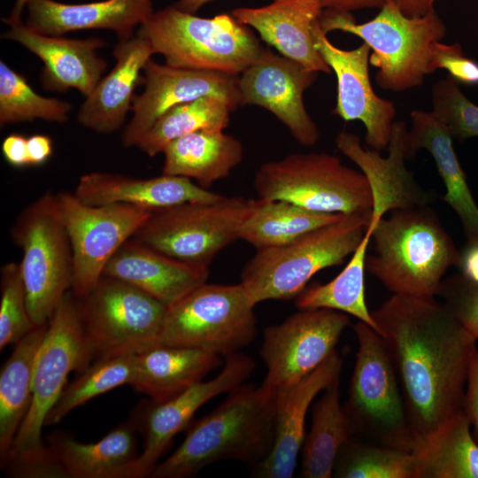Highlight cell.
Segmentation results:
<instances>
[{
	"label": "cell",
	"instance_id": "1",
	"mask_svg": "<svg viewBox=\"0 0 478 478\" xmlns=\"http://www.w3.org/2000/svg\"><path fill=\"white\" fill-rule=\"evenodd\" d=\"M371 315L404 387L412 439L463 410L476 339L445 304L393 294Z\"/></svg>",
	"mask_w": 478,
	"mask_h": 478
},
{
	"label": "cell",
	"instance_id": "2",
	"mask_svg": "<svg viewBox=\"0 0 478 478\" xmlns=\"http://www.w3.org/2000/svg\"><path fill=\"white\" fill-rule=\"evenodd\" d=\"M274 428L275 391L243 383L211 412L188 426L183 442L156 466L150 477H192L225 460L255 466L270 452Z\"/></svg>",
	"mask_w": 478,
	"mask_h": 478
},
{
	"label": "cell",
	"instance_id": "3",
	"mask_svg": "<svg viewBox=\"0 0 478 478\" xmlns=\"http://www.w3.org/2000/svg\"><path fill=\"white\" fill-rule=\"evenodd\" d=\"M86 368L83 330L78 300L69 290L52 313L36 353L32 377V403L6 462L9 476L64 478L42 439L45 420L67 385V376Z\"/></svg>",
	"mask_w": 478,
	"mask_h": 478
},
{
	"label": "cell",
	"instance_id": "4",
	"mask_svg": "<svg viewBox=\"0 0 478 478\" xmlns=\"http://www.w3.org/2000/svg\"><path fill=\"white\" fill-rule=\"evenodd\" d=\"M371 240L366 271L393 294L435 297L447 270L459 266L460 252L428 205L390 211Z\"/></svg>",
	"mask_w": 478,
	"mask_h": 478
},
{
	"label": "cell",
	"instance_id": "5",
	"mask_svg": "<svg viewBox=\"0 0 478 478\" xmlns=\"http://www.w3.org/2000/svg\"><path fill=\"white\" fill-rule=\"evenodd\" d=\"M166 65L239 76L264 50L250 27L232 14L202 18L174 5L154 12L139 26Z\"/></svg>",
	"mask_w": 478,
	"mask_h": 478
},
{
	"label": "cell",
	"instance_id": "6",
	"mask_svg": "<svg viewBox=\"0 0 478 478\" xmlns=\"http://www.w3.org/2000/svg\"><path fill=\"white\" fill-rule=\"evenodd\" d=\"M371 212L346 214L289 243L257 250L241 274L251 302L297 297L319 271L343 264L364 238Z\"/></svg>",
	"mask_w": 478,
	"mask_h": 478
},
{
	"label": "cell",
	"instance_id": "7",
	"mask_svg": "<svg viewBox=\"0 0 478 478\" xmlns=\"http://www.w3.org/2000/svg\"><path fill=\"white\" fill-rule=\"evenodd\" d=\"M319 23L327 35L342 31L362 39L370 49L369 63L378 68L376 84L400 92L424 82L430 71V47L446 35V26L435 10L409 18L386 0L372 19L358 23L351 12L323 9Z\"/></svg>",
	"mask_w": 478,
	"mask_h": 478
},
{
	"label": "cell",
	"instance_id": "8",
	"mask_svg": "<svg viewBox=\"0 0 478 478\" xmlns=\"http://www.w3.org/2000/svg\"><path fill=\"white\" fill-rule=\"evenodd\" d=\"M258 197L284 200L318 212L352 214L372 211L366 175L327 152H294L257 170Z\"/></svg>",
	"mask_w": 478,
	"mask_h": 478
},
{
	"label": "cell",
	"instance_id": "9",
	"mask_svg": "<svg viewBox=\"0 0 478 478\" xmlns=\"http://www.w3.org/2000/svg\"><path fill=\"white\" fill-rule=\"evenodd\" d=\"M77 300L86 368L101 358L137 354L158 345L168 306L148 293L103 275L87 295Z\"/></svg>",
	"mask_w": 478,
	"mask_h": 478
},
{
	"label": "cell",
	"instance_id": "10",
	"mask_svg": "<svg viewBox=\"0 0 478 478\" xmlns=\"http://www.w3.org/2000/svg\"><path fill=\"white\" fill-rule=\"evenodd\" d=\"M35 325L49 321L73 281V255L66 229L47 191L25 206L11 228Z\"/></svg>",
	"mask_w": 478,
	"mask_h": 478
},
{
	"label": "cell",
	"instance_id": "11",
	"mask_svg": "<svg viewBox=\"0 0 478 478\" xmlns=\"http://www.w3.org/2000/svg\"><path fill=\"white\" fill-rule=\"evenodd\" d=\"M255 305L241 283H204L169 305L158 344L202 350L220 357L238 352L257 332Z\"/></svg>",
	"mask_w": 478,
	"mask_h": 478
},
{
	"label": "cell",
	"instance_id": "12",
	"mask_svg": "<svg viewBox=\"0 0 478 478\" xmlns=\"http://www.w3.org/2000/svg\"><path fill=\"white\" fill-rule=\"evenodd\" d=\"M254 199L225 197L213 202H186L152 211L133 238L173 258L209 266L238 239Z\"/></svg>",
	"mask_w": 478,
	"mask_h": 478
},
{
	"label": "cell",
	"instance_id": "13",
	"mask_svg": "<svg viewBox=\"0 0 478 478\" xmlns=\"http://www.w3.org/2000/svg\"><path fill=\"white\" fill-rule=\"evenodd\" d=\"M358 351L343 409L351 430L374 437L384 446L409 451L412 436L397 372L381 335L366 323L354 326Z\"/></svg>",
	"mask_w": 478,
	"mask_h": 478
},
{
	"label": "cell",
	"instance_id": "14",
	"mask_svg": "<svg viewBox=\"0 0 478 478\" xmlns=\"http://www.w3.org/2000/svg\"><path fill=\"white\" fill-rule=\"evenodd\" d=\"M254 368L253 359L238 351L225 358L223 368L212 379L200 381L165 401H140L128 421L143 437V451L115 478L150 477L173 437L188 428L196 412L218 395L242 385Z\"/></svg>",
	"mask_w": 478,
	"mask_h": 478
},
{
	"label": "cell",
	"instance_id": "15",
	"mask_svg": "<svg viewBox=\"0 0 478 478\" xmlns=\"http://www.w3.org/2000/svg\"><path fill=\"white\" fill-rule=\"evenodd\" d=\"M54 201L73 249L71 291L81 298L96 286L110 258L151 212L125 204L89 205L67 191L54 194Z\"/></svg>",
	"mask_w": 478,
	"mask_h": 478
},
{
	"label": "cell",
	"instance_id": "16",
	"mask_svg": "<svg viewBox=\"0 0 478 478\" xmlns=\"http://www.w3.org/2000/svg\"><path fill=\"white\" fill-rule=\"evenodd\" d=\"M349 324L344 312L312 308L265 328L260 355L266 374L261 385L276 391L301 381L335 350Z\"/></svg>",
	"mask_w": 478,
	"mask_h": 478
},
{
	"label": "cell",
	"instance_id": "17",
	"mask_svg": "<svg viewBox=\"0 0 478 478\" xmlns=\"http://www.w3.org/2000/svg\"><path fill=\"white\" fill-rule=\"evenodd\" d=\"M318 72L264 49L238 76L240 104L257 105L274 115L303 146L314 145L320 132L306 111L304 94Z\"/></svg>",
	"mask_w": 478,
	"mask_h": 478
},
{
	"label": "cell",
	"instance_id": "18",
	"mask_svg": "<svg viewBox=\"0 0 478 478\" xmlns=\"http://www.w3.org/2000/svg\"><path fill=\"white\" fill-rule=\"evenodd\" d=\"M143 92L135 96L133 116L125 126L121 142L137 146L158 119L172 107L212 96L235 111L240 104L238 76L217 72L178 68L149 59L143 71Z\"/></svg>",
	"mask_w": 478,
	"mask_h": 478
},
{
	"label": "cell",
	"instance_id": "19",
	"mask_svg": "<svg viewBox=\"0 0 478 478\" xmlns=\"http://www.w3.org/2000/svg\"><path fill=\"white\" fill-rule=\"evenodd\" d=\"M312 36L316 49L336 77V104L332 112L345 121L360 120L366 128V146L385 150L397 110L392 101L380 97L372 87L370 47L363 42L352 50L337 48L321 30L319 19L312 26Z\"/></svg>",
	"mask_w": 478,
	"mask_h": 478
},
{
	"label": "cell",
	"instance_id": "20",
	"mask_svg": "<svg viewBox=\"0 0 478 478\" xmlns=\"http://www.w3.org/2000/svg\"><path fill=\"white\" fill-rule=\"evenodd\" d=\"M407 134L404 121L394 122L386 158L364 148L355 134L343 130L335 138L337 149L358 166L371 187L374 204L367 228L371 233L387 212L428 206L435 200V195L422 189L406 168Z\"/></svg>",
	"mask_w": 478,
	"mask_h": 478
},
{
	"label": "cell",
	"instance_id": "21",
	"mask_svg": "<svg viewBox=\"0 0 478 478\" xmlns=\"http://www.w3.org/2000/svg\"><path fill=\"white\" fill-rule=\"evenodd\" d=\"M342 359L335 350L314 371L298 382L275 391V428L268 455L254 466L253 476L290 478L305 436L309 407L317 395L340 379Z\"/></svg>",
	"mask_w": 478,
	"mask_h": 478
},
{
	"label": "cell",
	"instance_id": "22",
	"mask_svg": "<svg viewBox=\"0 0 478 478\" xmlns=\"http://www.w3.org/2000/svg\"><path fill=\"white\" fill-rule=\"evenodd\" d=\"M2 37L19 42L43 62L40 81L44 89L50 91L75 89L87 97L107 67L106 61L97 54L106 44L99 37L45 35L23 22L10 26Z\"/></svg>",
	"mask_w": 478,
	"mask_h": 478
},
{
	"label": "cell",
	"instance_id": "23",
	"mask_svg": "<svg viewBox=\"0 0 478 478\" xmlns=\"http://www.w3.org/2000/svg\"><path fill=\"white\" fill-rule=\"evenodd\" d=\"M73 194L89 205L125 204L150 212L186 202H213L223 197L182 176L162 173L140 179L107 172L81 176Z\"/></svg>",
	"mask_w": 478,
	"mask_h": 478
},
{
	"label": "cell",
	"instance_id": "24",
	"mask_svg": "<svg viewBox=\"0 0 478 478\" xmlns=\"http://www.w3.org/2000/svg\"><path fill=\"white\" fill-rule=\"evenodd\" d=\"M322 11L320 0H273L262 7L235 8L231 14L257 31L281 55L309 70L329 74L332 70L316 49L312 36V26Z\"/></svg>",
	"mask_w": 478,
	"mask_h": 478
},
{
	"label": "cell",
	"instance_id": "25",
	"mask_svg": "<svg viewBox=\"0 0 478 478\" xmlns=\"http://www.w3.org/2000/svg\"><path fill=\"white\" fill-rule=\"evenodd\" d=\"M103 275L133 285L169 306L205 283L209 266L173 258L132 237L115 251Z\"/></svg>",
	"mask_w": 478,
	"mask_h": 478
},
{
	"label": "cell",
	"instance_id": "26",
	"mask_svg": "<svg viewBox=\"0 0 478 478\" xmlns=\"http://www.w3.org/2000/svg\"><path fill=\"white\" fill-rule=\"evenodd\" d=\"M112 54L114 67L86 97L77 115L81 126L100 134L122 127L132 109L134 91L142 85L143 68L154 52L146 40L136 35L120 40Z\"/></svg>",
	"mask_w": 478,
	"mask_h": 478
},
{
	"label": "cell",
	"instance_id": "27",
	"mask_svg": "<svg viewBox=\"0 0 478 478\" xmlns=\"http://www.w3.org/2000/svg\"><path fill=\"white\" fill-rule=\"evenodd\" d=\"M26 25L45 35H62L83 29H108L120 40L133 36V31L154 12L150 0H103L68 4L55 0H29Z\"/></svg>",
	"mask_w": 478,
	"mask_h": 478
},
{
	"label": "cell",
	"instance_id": "28",
	"mask_svg": "<svg viewBox=\"0 0 478 478\" xmlns=\"http://www.w3.org/2000/svg\"><path fill=\"white\" fill-rule=\"evenodd\" d=\"M410 118L412 127L407 134L409 159L420 149L430 153L445 186L446 193L442 199L459 216L467 243H478V205L455 153L452 136L432 112L414 110Z\"/></svg>",
	"mask_w": 478,
	"mask_h": 478
},
{
	"label": "cell",
	"instance_id": "29",
	"mask_svg": "<svg viewBox=\"0 0 478 478\" xmlns=\"http://www.w3.org/2000/svg\"><path fill=\"white\" fill-rule=\"evenodd\" d=\"M222 363V357L202 350L158 344L135 354L131 386L153 400L165 401Z\"/></svg>",
	"mask_w": 478,
	"mask_h": 478
},
{
	"label": "cell",
	"instance_id": "30",
	"mask_svg": "<svg viewBox=\"0 0 478 478\" xmlns=\"http://www.w3.org/2000/svg\"><path fill=\"white\" fill-rule=\"evenodd\" d=\"M162 153V173L189 178L208 189L242 162L243 147L224 130L203 129L172 141Z\"/></svg>",
	"mask_w": 478,
	"mask_h": 478
},
{
	"label": "cell",
	"instance_id": "31",
	"mask_svg": "<svg viewBox=\"0 0 478 478\" xmlns=\"http://www.w3.org/2000/svg\"><path fill=\"white\" fill-rule=\"evenodd\" d=\"M135 430L127 420L98 442L83 443L64 432L47 436L50 453L64 478H115L137 455Z\"/></svg>",
	"mask_w": 478,
	"mask_h": 478
},
{
	"label": "cell",
	"instance_id": "32",
	"mask_svg": "<svg viewBox=\"0 0 478 478\" xmlns=\"http://www.w3.org/2000/svg\"><path fill=\"white\" fill-rule=\"evenodd\" d=\"M463 410L412 439L415 478H478V443Z\"/></svg>",
	"mask_w": 478,
	"mask_h": 478
},
{
	"label": "cell",
	"instance_id": "33",
	"mask_svg": "<svg viewBox=\"0 0 478 478\" xmlns=\"http://www.w3.org/2000/svg\"><path fill=\"white\" fill-rule=\"evenodd\" d=\"M49 322V321H48ZM36 325L16 344L0 371V466H4L32 403L33 366L48 329Z\"/></svg>",
	"mask_w": 478,
	"mask_h": 478
},
{
	"label": "cell",
	"instance_id": "34",
	"mask_svg": "<svg viewBox=\"0 0 478 478\" xmlns=\"http://www.w3.org/2000/svg\"><path fill=\"white\" fill-rule=\"evenodd\" d=\"M339 381L324 389L313 405L312 427L301 448L303 477H331L337 456L352 432L340 404Z\"/></svg>",
	"mask_w": 478,
	"mask_h": 478
},
{
	"label": "cell",
	"instance_id": "35",
	"mask_svg": "<svg viewBox=\"0 0 478 478\" xmlns=\"http://www.w3.org/2000/svg\"><path fill=\"white\" fill-rule=\"evenodd\" d=\"M344 215L312 212L288 201L258 197L240 227L238 239L256 250L275 247L339 220Z\"/></svg>",
	"mask_w": 478,
	"mask_h": 478
},
{
	"label": "cell",
	"instance_id": "36",
	"mask_svg": "<svg viewBox=\"0 0 478 478\" xmlns=\"http://www.w3.org/2000/svg\"><path fill=\"white\" fill-rule=\"evenodd\" d=\"M372 233L364 238L345 267L327 283H313L296 297L298 309L327 308L351 314L377 332L376 324L365 299L364 275L366 251Z\"/></svg>",
	"mask_w": 478,
	"mask_h": 478
},
{
	"label": "cell",
	"instance_id": "37",
	"mask_svg": "<svg viewBox=\"0 0 478 478\" xmlns=\"http://www.w3.org/2000/svg\"><path fill=\"white\" fill-rule=\"evenodd\" d=\"M232 109L222 99L206 96L177 104L162 114L137 144L143 153L154 157L172 141L203 130H224Z\"/></svg>",
	"mask_w": 478,
	"mask_h": 478
},
{
	"label": "cell",
	"instance_id": "38",
	"mask_svg": "<svg viewBox=\"0 0 478 478\" xmlns=\"http://www.w3.org/2000/svg\"><path fill=\"white\" fill-rule=\"evenodd\" d=\"M135 354H121L90 364L70 384L48 413L45 426L56 425L75 408L89 400L124 384L131 385Z\"/></svg>",
	"mask_w": 478,
	"mask_h": 478
},
{
	"label": "cell",
	"instance_id": "39",
	"mask_svg": "<svg viewBox=\"0 0 478 478\" xmlns=\"http://www.w3.org/2000/svg\"><path fill=\"white\" fill-rule=\"evenodd\" d=\"M67 101L37 94L26 77L0 62V124L2 126L41 119L51 122L68 120Z\"/></svg>",
	"mask_w": 478,
	"mask_h": 478
},
{
	"label": "cell",
	"instance_id": "40",
	"mask_svg": "<svg viewBox=\"0 0 478 478\" xmlns=\"http://www.w3.org/2000/svg\"><path fill=\"white\" fill-rule=\"evenodd\" d=\"M341 478H415V459L409 451L351 442L342 447L334 474Z\"/></svg>",
	"mask_w": 478,
	"mask_h": 478
},
{
	"label": "cell",
	"instance_id": "41",
	"mask_svg": "<svg viewBox=\"0 0 478 478\" xmlns=\"http://www.w3.org/2000/svg\"><path fill=\"white\" fill-rule=\"evenodd\" d=\"M0 350L17 343L36 325L27 306L19 262H7L0 270Z\"/></svg>",
	"mask_w": 478,
	"mask_h": 478
},
{
	"label": "cell",
	"instance_id": "42",
	"mask_svg": "<svg viewBox=\"0 0 478 478\" xmlns=\"http://www.w3.org/2000/svg\"><path fill=\"white\" fill-rule=\"evenodd\" d=\"M432 112L446 126L453 139L462 142L478 136V106L460 90L451 76L431 89Z\"/></svg>",
	"mask_w": 478,
	"mask_h": 478
},
{
	"label": "cell",
	"instance_id": "43",
	"mask_svg": "<svg viewBox=\"0 0 478 478\" xmlns=\"http://www.w3.org/2000/svg\"><path fill=\"white\" fill-rule=\"evenodd\" d=\"M439 296L445 305L476 340L478 339V284L460 274L443 279Z\"/></svg>",
	"mask_w": 478,
	"mask_h": 478
},
{
	"label": "cell",
	"instance_id": "44",
	"mask_svg": "<svg viewBox=\"0 0 478 478\" xmlns=\"http://www.w3.org/2000/svg\"><path fill=\"white\" fill-rule=\"evenodd\" d=\"M430 71L444 69L458 83L478 84V62L466 57L459 43L434 42L430 47Z\"/></svg>",
	"mask_w": 478,
	"mask_h": 478
},
{
	"label": "cell",
	"instance_id": "45",
	"mask_svg": "<svg viewBox=\"0 0 478 478\" xmlns=\"http://www.w3.org/2000/svg\"><path fill=\"white\" fill-rule=\"evenodd\" d=\"M463 412L473 427V436L478 443V349L473 353L463 401Z\"/></svg>",
	"mask_w": 478,
	"mask_h": 478
},
{
	"label": "cell",
	"instance_id": "46",
	"mask_svg": "<svg viewBox=\"0 0 478 478\" xmlns=\"http://www.w3.org/2000/svg\"><path fill=\"white\" fill-rule=\"evenodd\" d=\"M4 159L14 167L29 166L27 156V138L19 134H11L2 143Z\"/></svg>",
	"mask_w": 478,
	"mask_h": 478
},
{
	"label": "cell",
	"instance_id": "47",
	"mask_svg": "<svg viewBox=\"0 0 478 478\" xmlns=\"http://www.w3.org/2000/svg\"><path fill=\"white\" fill-rule=\"evenodd\" d=\"M53 152L52 139L46 135H34L27 138V156L29 166L45 163Z\"/></svg>",
	"mask_w": 478,
	"mask_h": 478
},
{
	"label": "cell",
	"instance_id": "48",
	"mask_svg": "<svg viewBox=\"0 0 478 478\" xmlns=\"http://www.w3.org/2000/svg\"><path fill=\"white\" fill-rule=\"evenodd\" d=\"M459 268L463 277L478 284V243H466L460 252Z\"/></svg>",
	"mask_w": 478,
	"mask_h": 478
},
{
	"label": "cell",
	"instance_id": "49",
	"mask_svg": "<svg viewBox=\"0 0 478 478\" xmlns=\"http://www.w3.org/2000/svg\"><path fill=\"white\" fill-rule=\"evenodd\" d=\"M323 9L351 12L364 8L381 9L386 0H320Z\"/></svg>",
	"mask_w": 478,
	"mask_h": 478
},
{
	"label": "cell",
	"instance_id": "50",
	"mask_svg": "<svg viewBox=\"0 0 478 478\" xmlns=\"http://www.w3.org/2000/svg\"><path fill=\"white\" fill-rule=\"evenodd\" d=\"M409 18L422 17L434 9L435 0H388Z\"/></svg>",
	"mask_w": 478,
	"mask_h": 478
},
{
	"label": "cell",
	"instance_id": "51",
	"mask_svg": "<svg viewBox=\"0 0 478 478\" xmlns=\"http://www.w3.org/2000/svg\"><path fill=\"white\" fill-rule=\"evenodd\" d=\"M29 0H16L10 15L3 19V21L9 27L22 22L21 14Z\"/></svg>",
	"mask_w": 478,
	"mask_h": 478
},
{
	"label": "cell",
	"instance_id": "52",
	"mask_svg": "<svg viewBox=\"0 0 478 478\" xmlns=\"http://www.w3.org/2000/svg\"><path fill=\"white\" fill-rule=\"evenodd\" d=\"M213 0H178L173 5L186 12L195 13L202 6Z\"/></svg>",
	"mask_w": 478,
	"mask_h": 478
}]
</instances>
